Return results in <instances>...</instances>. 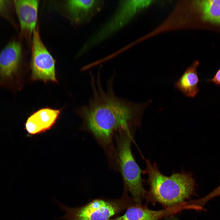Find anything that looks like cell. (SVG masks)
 Segmentation results:
<instances>
[{
    "instance_id": "ba28073f",
    "label": "cell",
    "mask_w": 220,
    "mask_h": 220,
    "mask_svg": "<svg viewBox=\"0 0 220 220\" xmlns=\"http://www.w3.org/2000/svg\"><path fill=\"white\" fill-rule=\"evenodd\" d=\"M103 0H71L67 7L73 21L78 24L89 23L103 8Z\"/></svg>"
},
{
    "instance_id": "8fae6325",
    "label": "cell",
    "mask_w": 220,
    "mask_h": 220,
    "mask_svg": "<svg viewBox=\"0 0 220 220\" xmlns=\"http://www.w3.org/2000/svg\"><path fill=\"white\" fill-rule=\"evenodd\" d=\"M60 113L59 110L45 108L34 113L28 119L25 129L31 134L49 129L54 123Z\"/></svg>"
},
{
    "instance_id": "3957f363",
    "label": "cell",
    "mask_w": 220,
    "mask_h": 220,
    "mask_svg": "<svg viewBox=\"0 0 220 220\" xmlns=\"http://www.w3.org/2000/svg\"><path fill=\"white\" fill-rule=\"evenodd\" d=\"M134 132L121 130L115 135L118 170L120 172L124 189L129 192L134 200L139 205L144 197L145 191L141 178V170L136 163L131 150Z\"/></svg>"
},
{
    "instance_id": "277c9868",
    "label": "cell",
    "mask_w": 220,
    "mask_h": 220,
    "mask_svg": "<svg viewBox=\"0 0 220 220\" xmlns=\"http://www.w3.org/2000/svg\"><path fill=\"white\" fill-rule=\"evenodd\" d=\"M152 2L151 0H119L112 14L89 37L80 51V54L86 52L117 33Z\"/></svg>"
},
{
    "instance_id": "9c48e42d",
    "label": "cell",
    "mask_w": 220,
    "mask_h": 220,
    "mask_svg": "<svg viewBox=\"0 0 220 220\" xmlns=\"http://www.w3.org/2000/svg\"><path fill=\"white\" fill-rule=\"evenodd\" d=\"M13 3L22 31L33 32L36 29L37 21L38 1L17 0Z\"/></svg>"
},
{
    "instance_id": "e0dca14e",
    "label": "cell",
    "mask_w": 220,
    "mask_h": 220,
    "mask_svg": "<svg viewBox=\"0 0 220 220\" xmlns=\"http://www.w3.org/2000/svg\"><path fill=\"white\" fill-rule=\"evenodd\" d=\"M176 220V219H173V220Z\"/></svg>"
},
{
    "instance_id": "9a60e30c",
    "label": "cell",
    "mask_w": 220,
    "mask_h": 220,
    "mask_svg": "<svg viewBox=\"0 0 220 220\" xmlns=\"http://www.w3.org/2000/svg\"><path fill=\"white\" fill-rule=\"evenodd\" d=\"M219 195H220V185L207 195L201 198V201L203 204H205L210 200Z\"/></svg>"
},
{
    "instance_id": "5b68a950",
    "label": "cell",
    "mask_w": 220,
    "mask_h": 220,
    "mask_svg": "<svg viewBox=\"0 0 220 220\" xmlns=\"http://www.w3.org/2000/svg\"><path fill=\"white\" fill-rule=\"evenodd\" d=\"M124 191L120 199L113 200L95 199L87 204L71 208L59 203L65 213L62 218L67 220H108L110 218L130 207V200Z\"/></svg>"
},
{
    "instance_id": "6da1fadb",
    "label": "cell",
    "mask_w": 220,
    "mask_h": 220,
    "mask_svg": "<svg viewBox=\"0 0 220 220\" xmlns=\"http://www.w3.org/2000/svg\"><path fill=\"white\" fill-rule=\"evenodd\" d=\"M101 70L99 68L95 75L90 72L91 93L88 105L81 112L84 129L102 147L109 166L114 167L117 162L115 135L122 130L135 131L140 127L144 110L152 100L137 103L117 96L113 89L115 71L107 81L105 90L101 83Z\"/></svg>"
},
{
    "instance_id": "7a4b0ae2",
    "label": "cell",
    "mask_w": 220,
    "mask_h": 220,
    "mask_svg": "<svg viewBox=\"0 0 220 220\" xmlns=\"http://www.w3.org/2000/svg\"><path fill=\"white\" fill-rule=\"evenodd\" d=\"M145 171L148 177L151 193L155 199L164 205L173 207L181 203L193 193L195 185L190 173L163 175L155 164L146 160Z\"/></svg>"
},
{
    "instance_id": "8992f818",
    "label": "cell",
    "mask_w": 220,
    "mask_h": 220,
    "mask_svg": "<svg viewBox=\"0 0 220 220\" xmlns=\"http://www.w3.org/2000/svg\"><path fill=\"white\" fill-rule=\"evenodd\" d=\"M31 68L34 79L56 81L54 60L43 43L37 28L33 32Z\"/></svg>"
},
{
    "instance_id": "2e32d148",
    "label": "cell",
    "mask_w": 220,
    "mask_h": 220,
    "mask_svg": "<svg viewBox=\"0 0 220 220\" xmlns=\"http://www.w3.org/2000/svg\"><path fill=\"white\" fill-rule=\"evenodd\" d=\"M208 81L212 82L216 85L220 86V68L217 72L214 77L208 80Z\"/></svg>"
},
{
    "instance_id": "4fadbf2b",
    "label": "cell",
    "mask_w": 220,
    "mask_h": 220,
    "mask_svg": "<svg viewBox=\"0 0 220 220\" xmlns=\"http://www.w3.org/2000/svg\"><path fill=\"white\" fill-rule=\"evenodd\" d=\"M196 4L204 20L220 24V0H199Z\"/></svg>"
},
{
    "instance_id": "7c38bea8",
    "label": "cell",
    "mask_w": 220,
    "mask_h": 220,
    "mask_svg": "<svg viewBox=\"0 0 220 220\" xmlns=\"http://www.w3.org/2000/svg\"><path fill=\"white\" fill-rule=\"evenodd\" d=\"M199 64L198 61H194L174 84L175 87L186 97H194L199 91V80L197 72Z\"/></svg>"
},
{
    "instance_id": "30bf717a",
    "label": "cell",
    "mask_w": 220,
    "mask_h": 220,
    "mask_svg": "<svg viewBox=\"0 0 220 220\" xmlns=\"http://www.w3.org/2000/svg\"><path fill=\"white\" fill-rule=\"evenodd\" d=\"M182 210L180 205L159 211H153L139 205L129 207L123 215L108 220H158Z\"/></svg>"
},
{
    "instance_id": "52a82bcc",
    "label": "cell",
    "mask_w": 220,
    "mask_h": 220,
    "mask_svg": "<svg viewBox=\"0 0 220 220\" xmlns=\"http://www.w3.org/2000/svg\"><path fill=\"white\" fill-rule=\"evenodd\" d=\"M22 57L19 42H9L0 52V83L12 81L17 73Z\"/></svg>"
},
{
    "instance_id": "5bb4252c",
    "label": "cell",
    "mask_w": 220,
    "mask_h": 220,
    "mask_svg": "<svg viewBox=\"0 0 220 220\" xmlns=\"http://www.w3.org/2000/svg\"><path fill=\"white\" fill-rule=\"evenodd\" d=\"M11 1L0 0V16L9 19V13L11 5Z\"/></svg>"
}]
</instances>
